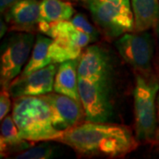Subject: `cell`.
<instances>
[{"mask_svg":"<svg viewBox=\"0 0 159 159\" xmlns=\"http://www.w3.org/2000/svg\"><path fill=\"white\" fill-rule=\"evenodd\" d=\"M55 141L82 155L108 157L125 156L137 147L136 141L127 127L90 121L64 131Z\"/></svg>","mask_w":159,"mask_h":159,"instance_id":"6da1fadb","label":"cell"},{"mask_svg":"<svg viewBox=\"0 0 159 159\" xmlns=\"http://www.w3.org/2000/svg\"><path fill=\"white\" fill-rule=\"evenodd\" d=\"M11 116L25 141H55L62 134L52 124L51 107L42 96L15 98Z\"/></svg>","mask_w":159,"mask_h":159,"instance_id":"7a4b0ae2","label":"cell"},{"mask_svg":"<svg viewBox=\"0 0 159 159\" xmlns=\"http://www.w3.org/2000/svg\"><path fill=\"white\" fill-rule=\"evenodd\" d=\"M38 29L41 33L52 38L49 57L55 64L79 58L83 48L94 42L89 34L76 29L70 20L52 24L39 23Z\"/></svg>","mask_w":159,"mask_h":159,"instance_id":"3957f363","label":"cell"},{"mask_svg":"<svg viewBox=\"0 0 159 159\" xmlns=\"http://www.w3.org/2000/svg\"><path fill=\"white\" fill-rule=\"evenodd\" d=\"M97 26L109 37H119L134 30L130 0H84Z\"/></svg>","mask_w":159,"mask_h":159,"instance_id":"277c9868","label":"cell"},{"mask_svg":"<svg viewBox=\"0 0 159 159\" xmlns=\"http://www.w3.org/2000/svg\"><path fill=\"white\" fill-rule=\"evenodd\" d=\"M159 90L157 79L138 74L134 90L135 130L140 141L151 142L157 135L156 101Z\"/></svg>","mask_w":159,"mask_h":159,"instance_id":"5b68a950","label":"cell"},{"mask_svg":"<svg viewBox=\"0 0 159 159\" xmlns=\"http://www.w3.org/2000/svg\"><path fill=\"white\" fill-rule=\"evenodd\" d=\"M78 86L86 119L97 123L110 121L114 114L111 80L78 79Z\"/></svg>","mask_w":159,"mask_h":159,"instance_id":"8992f818","label":"cell"},{"mask_svg":"<svg viewBox=\"0 0 159 159\" xmlns=\"http://www.w3.org/2000/svg\"><path fill=\"white\" fill-rule=\"evenodd\" d=\"M34 44V34L27 32L15 33L5 40L0 58V80L3 88L8 89L21 72Z\"/></svg>","mask_w":159,"mask_h":159,"instance_id":"52a82bcc","label":"cell"},{"mask_svg":"<svg viewBox=\"0 0 159 159\" xmlns=\"http://www.w3.org/2000/svg\"><path fill=\"white\" fill-rule=\"evenodd\" d=\"M122 58L138 71L148 73L154 56V42L147 31L125 33L115 43Z\"/></svg>","mask_w":159,"mask_h":159,"instance_id":"ba28073f","label":"cell"},{"mask_svg":"<svg viewBox=\"0 0 159 159\" xmlns=\"http://www.w3.org/2000/svg\"><path fill=\"white\" fill-rule=\"evenodd\" d=\"M57 70V64L51 63L43 68L15 78L8 88L11 97H39L52 92Z\"/></svg>","mask_w":159,"mask_h":159,"instance_id":"9c48e42d","label":"cell"},{"mask_svg":"<svg viewBox=\"0 0 159 159\" xmlns=\"http://www.w3.org/2000/svg\"><path fill=\"white\" fill-rule=\"evenodd\" d=\"M42 97L49 103L51 111L52 124L60 133L79 125L83 115H85L81 102L74 100L72 97L57 92H51Z\"/></svg>","mask_w":159,"mask_h":159,"instance_id":"30bf717a","label":"cell"},{"mask_svg":"<svg viewBox=\"0 0 159 159\" xmlns=\"http://www.w3.org/2000/svg\"><path fill=\"white\" fill-rule=\"evenodd\" d=\"M111 64L106 51L97 45L89 46L79 58L78 79L111 80Z\"/></svg>","mask_w":159,"mask_h":159,"instance_id":"8fae6325","label":"cell"},{"mask_svg":"<svg viewBox=\"0 0 159 159\" xmlns=\"http://www.w3.org/2000/svg\"><path fill=\"white\" fill-rule=\"evenodd\" d=\"M40 2L38 0H20L11 5L6 12V21L11 28L29 31L38 27Z\"/></svg>","mask_w":159,"mask_h":159,"instance_id":"7c38bea8","label":"cell"},{"mask_svg":"<svg viewBox=\"0 0 159 159\" xmlns=\"http://www.w3.org/2000/svg\"><path fill=\"white\" fill-rule=\"evenodd\" d=\"M79 58L60 63L55 75L54 91L81 102L78 86Z\"/></svg>","mask_w":159,"mask_h":159,"instance_id":"4fadbf2b","label":"cell"},{"mask_svg":"<svg viewBox=\"0 0 159 159\" xmlns=\"http://www.w3.org/2000/svg\"><path fill=\"white\" fill-rule=\"evenodd\" d=\"M134 30L147 31L159 22V0H131Z\"/></svg>","mask_w":159,"mask_h":159,"instance_id":"5bb4252c","label":"cell"},{"mask_svg":"<svg viewBox=\"0 0 159 159\" xmlns=\"http://www.w3.org/2000/svg\"><path fill=\"white\" fill-rule=\"evenodd\" d=\"M74 7L63 0H42L40 2L39 23H52L69 20L74 15Z\"/></svg>","mask_w":159,"mask_h":159,"instance_id":"9a60e30c","label":"cell"},{"mask_svg":"<svg viewBox=\"0 0 159 159\" xmlns=\"http://www.w3.org/2000/svg\"><path fill=\"white\" fill-rule=\"evenodd\" d=\"M51 42L52 38L51 37H47L43 34L37 35L33 47L32 55L21 75H26L36 70L43 68L52 63L49 57V48Z\"/></svg>","mask_w":159,"mask_h":159,"instance_id":"2e32d148","label":"cell"},{"mask_svg":"<svg viewBox=\"0 0 159 159\" xmlns=\"http://www.w3.org/2000/svg\"><path fill=\"white\" fill-rule=\"evenodd\" d=\"M1 157L6 155L8 149L11 148L26 147V141L23 140L16 123L11 115L3 119L1 125Z\"/></svg>","mask_w":159,"mask_h":159,"instance_id":"e0dca14e","label":"cell"},{"mask_svg":"<svg viewBox=\"0 0 159 159\" xmlns=\"http://www.w3.org/2000/svg\"><path fill=\"white\" fill-rule=\"evenodd\" d=\"M55 148L49 143L40 144L36 147L31 148L27 151L18 154L14 157L17 159H48L54 157Z\"/></svg>","mask_w":159,"mask_h":159,"instance_id":"ac0fdd59","label":"cell"},{"mask_svg":"<svg viewBox=\"0 0 159 159\" xmlns=\"http://www.w3.org/2000/svg\"><path fill=\"white\" fill-rule=\"evenodd\" d=\"M70 21L72 22V24L76 29H78L80 31H82L83 33H85V34H89V36H91L94 40V42L97 39L98 33H97V29L89 22V20L86 19L84 15L79 13V14L75 15L74 17L71 18Z\"/></svg>","mask_w":159,"mask_h":159,"instance_id":"d6986e66","label":"cell"},{"mask_svg":"<svg viewBox=\"0 0 159 159\" xmlns=\"http://www.w3.org/2000/svg\"><path fill=\"white\" fill-rule=\"evenodd\" d=\"M11 94L8 89L3 88L0 95V119H3L7 116L11 109Z\"/></svg>","mask_w":159,"mask_h":159,"instance_id":"ffe728a7","label":"cell"},{"mask_svg":"<svg viewBox=\"0 0 159 159\" xmlns=\"http://www.w3.org/2000/svg\"><path fill=\"white\" fill-rule=\"evenodd\" d=\"M20 0H0V10L1 12L6 11L11 5L16 3Z\"/></svg>","mask_w":159,"mask_h":159,"instance_id":"44dd1931","label":"cell"},{"mask_svg":"<svg viewBox=\"0 0 159 159\" xmlns=\"http://www.w3.org/2000/svg\"><path fill=\"white\" fill-rule=\"evenodd\" d=\"M6 31V26L5 23L3 22V20H1V37L4 36V34Z\"/></svg>","mask_w":159,"mask_h":159,"instance_id":"7402d4cb","label":"cell"},{"mask_svg":"<svg viewBox=\"0 0 159 159\" xmlns=\"http://www.w3.org/2000/svg\"><path fill=\"white\" fill-rule=\"evenodd\" d=\"M157 36H158V41H159V22L157 25Z\"/></svg>","mask_w":159,"mask_h":159,"instance_id":"603a6c76","label":"cell"},{"mask_svg":"<svg viewBox=\"0 0 159 159\" xmlns=\"http://www.w3.org/2000/svg\"><path fill=\"white\" fill-rule=\"evenodd\" d=\"M157 107H158V113H159V97H158V99H157Z\"/></svg>","mask_w":159,"mask_h":159,"instance_id":"cb8c5ba5","label":"cell"}]
</instances>
